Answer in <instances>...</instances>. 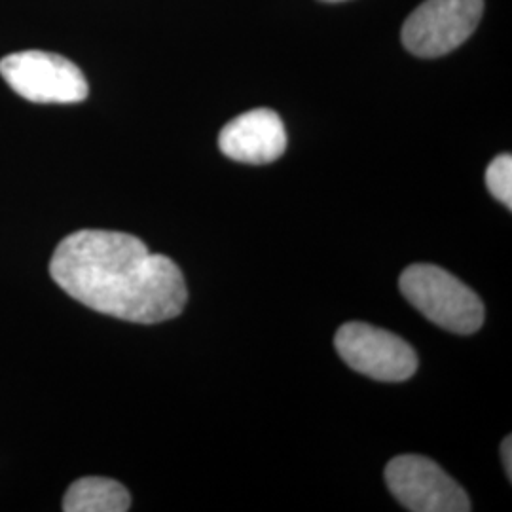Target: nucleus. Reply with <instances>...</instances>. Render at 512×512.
Returning a JSON list of instances; mask_svg holds the SVG:
<instances>
[{
    "label": "nucleus",
    "instance_id": "obj_1",
    "mask_svg": "<svg viewBox=\"0 0 512 512\" xmlns=\"http://www.w3.org/2000/svg\"><path fill=\"white\" fill-rule=\"evenodd\" d=\"M55 283L80 304L131 323H162L188 300L181 268L135 236L80 230L63 239L50 262Z\"/></svg>",
    "mask_w": 512,
    "mask_h": 512
},
{
    "label": "nucleus",
    "instance_id": "obj_2",
    "mask_svg": "<svg viewBox=\"0 0 512 512\" xmlns=\"http://www.w3.org/2000/svg\"><path fill=\"white\" fill-rule=\"evenodd\" d=\"M404 298L431 323L456 334H475L484 323V304L458 277L433 264H414L399 281Z\"/></svg>",
    "mask_w": 512,
    "mask_h": 512
},
{
    "label": "nucleus",
    "instance_id": "obj_3",
    "mask_svg": "<svg viewBox=\"0 0 512 512\" xmlns=\"http://www.w3.org/2000/svg\"><path fill=\"white\" fill-rule=\"evenodd\" d=\"M0 74L14 92L33 103H80L88 97V82L67 57L48 52H19L0 61Z\"/></svg>",
    "mask_w": 512,
    "mask_h": 512
},
{
    "label": "nucleus",
    "instance_id": "obj_4",
    "mask_svg": "<svg viewBox=\"0 0 512 512\" xmlns=\"http://www.w3.org/2000/svg\"><path fill=\"white\" fill-rule=\"evenodd\" d=\"M334 346L346 365L378 382H406L418 370L416 351L401 336L366 323L342 325Z\"/></svg>",
    "mask_w": 512,
    "mask_h": 512
},
{
    "label": "nucleus",
    "instance_id": "obj_5",
    "mask_svg": "<svg viewBox=\"0 0 512 512\" xmlns=\"http://www.w3.org/2000/svg\"><path fill=\"white\" fill-rule=\"evenodd\" d=\"M484 0H425L404 21L403 44L418 57H440L475 33Z\"/></svg>",
    "mask_w": 512,
    "mask_h": 512
},
{
    "label": "nucleus",
    "instance_id": "obj_6",
    "mask_svg": "<svg viewBox=\"0 0 512 512\" xmlns=\"http://www.w3.org/2000/svg\"><path fill=\"white\" fill-rule=\"evenodd\" d=\"M385 482L408 511H471L465 490L433 459L412 454L391 459L385 467Z\"/></svg>",
    "mask_w": 512,
    "mask_h": 512
},
{
    "label": "nucleus",
    "instance_id": "obj_7",
    "mask_svg": "<svg viewBox=\"0 0 512 512\" xmlns=\"http://www.w3.org/2000/svg\"><path fill=\"white\" fill-rule=\"evenodd\" d=\"M219 147L241 164H272L287 148V131L274 110H249L222 128Z\"/></svg>",
    "mask_w": 512,
    "mask_h": 512
},
{
    "label": "nucleus",
    "instance_id": "obj_8",
    "mask_svg": "<svg viewBox=\"0 0 512 512\" xmlns=\"http://www.w3.org/2000/svg\"><path fill=\"white\" fill-rule=\"evenodd\" d=\"M129 492L116 480L103 476H86L76 480L63 499L67 512H126Z\"/></svg>",
    "mask_w": 512,
    "mask_h": 512
},
{
    "label": "nucleus",
    "instance_id": "obj_9",
    "mask_svg": "<svg viewBox=\"0 0 512 512\" xmlns=\"http://www.w3.org/2000/svg\"><path fill=\"white\" fill-rule=\"evenodd\" d=\"M486 186L495 200L512 209V158L511 154L497 156L486 169Z\"/></svg>",
    "mask_w": 512,
    "mask_h": 512
},
{
    "label": "nucleus",
    "instance_id": "obj_10",
    "mask_svg": "<svg viewBox=\"0 0 512 512\" xmlns=\"http://www.w3.org/2000/svg\"><path fill=\"white\" fill-rule=\"evenodd\" d=\"M512 440L511 437H507V439L503 440V444H501V458H503V467H505V473H507V478L511 480L512 478Z\"/></svg>",
    "mask_w": 512,
    "mask_h": 512
},
{
    "label": "nucleus",
    "instance_id": "obj_11",
    "mask_svg": "<svg viewBox=\"0 0 512 512\" xmlns=\"http://www.w3.org/2000/svg\"><path fill=\"white\" fill-rule=\"evenodd\" d=\"M323 2H344V0H323Z\"/></svg>",
    "mask_w": 512,
    "mask_h": 512
}]
</instances>
